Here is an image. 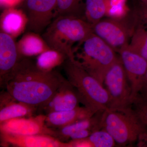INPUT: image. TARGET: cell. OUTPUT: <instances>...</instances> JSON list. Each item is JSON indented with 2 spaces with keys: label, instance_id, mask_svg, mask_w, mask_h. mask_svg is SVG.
Returning a JSON list of instances; mask_svg holds the SVG:
<instances>
[{
  "label": "cell",
  "instance_id": "cell-1",
  "mask_svg": "<svg viewBox=\"0 0 147 147\" xmlns=\"http://www.w3.org/2000/svg\"><path fill=\"white\" fill-rule=\"evenodd\" d=\"M65 79L55 70L42 71L35 62L23 58L11 72L5 88L15 100L42 110Z\"/></svg>",
  "mask_w": 147,
  "mask_h": 147
},
{
  "label": "cell",
  "instance_id": "cell-2",
  "mask_svg": "<svg viewBox=\"0 0 147 147\" xmlns=\"http://www.w3.org/2000/svg\"><path fill=\"white\" fill-rule=\"evenodd\" d=\"M93 33L92 25L78 16L60 15L54 18L42 35L51 49L74 59L73 45Z\"/></svg>",
  "mask_w": 147,
  "mask_h": 147
},
{
  "label": "cell",
  "instance_id": "cell-3",
  "mask_svg": "<svg viewBox=\"0 0 147 147\" xmlns=\"http://www.w3.org/2000/svg\"><path fill=\"white\" fill-rule=\"evenodd\" d=\"M67 80L76 90L80 102L96 113L109 109L110 97L103 85L76 60L68 58L63 64Z\"/></svg>",
  "mask_w": 147,
  "mask_h": 147
},
{
  "label": "cell",
  "instance_id": "cell-4",
  "mask_svg": "<svg viewBox=\"0 0 147 147\" xmlns=\"http://www.w3.org/2000/svg\"><path fill=\"white\" fill-rule=\"evenodd\" d=\"M79 46L73 49L75 60L103 85L106 73L118 58L115 50L94 33Z\"/></svg>",
  "mask_w": 147,
  "mask_h": 147
},
{
  "label": "cell",
  "instance_id": "cell-5",
  "mask_svg": "<svg viewBox=\"0 0 147 147\" xmlns=\"http://www.w3.org/2000/svg\"><path fill=\"white\" fill-rule=\"evenodd\" d=\"M101 127L119 146L137 142L140 134L146 129L131 107L122 110H104Z\"/></svg>",
  "mask_w": 147,
  "mask_h": 147
},
{
  "label": "cell",
  "instance_id": "cell-6",
  "mask_svg": "<svg viewBox=\"0 0 147 147\" xmlns=\"http://www.w3.org/2000/svg\"><path fill=\"white\" fill-rule=\"evenodd\" d=\"M103 84L110 96L108 109L122 110L131 107V86L120 58H118L108 70Z\"/></svg>",
  "mask_w": 147,
  "mask_h": 147
},
{
  "label": "cell",
  "instance_id": "cell-7",
  "mask_svg": "<svg viewBox=\"0 0 147 147\" xmlns=\"http://www.w3.org/2000/svg\"><path fill=\"white\" fill-rule=\"evenodd\" d=\"M29 31L40 34L57 16V0H26Z\"/></svg>",
  "mask_w": 147,
  "mask_h": 147
},
{
  "label": "cell",
  "instance_id": "cell-8",
  "mask_svg": "<svg viewBox=\"0 0 147 147\" xmlns=\"http://www.w3.org/2000/svg\"><path fill=\"white\" fill-rule=\"evenodd\" d=\"M131 89V101L137 97L147 70V61L129 48V44L118 51Z\"/></svg>",
  "mask_w": 147,
  "mask_h": 147
},
{
  "label": "cell",
  "instance_id": "cell-9",
  "mask_svg": "<svg viewBox=\"0 0 147 147\" xmlns=\"http://www.w3.org/2000/svg\"><path fill=\"white\" fill-rule=\"evenodd\" d=\"M46 115L17 118L0 123V131L20 135L44 134L55 137L56 129L46 123Z\"/></svg>",
  "mask_w": 147,
  "mask_h": 147
},
{
  "label": "cell",
  "instance_id": "cell-10",
  "mask_svg": "<svg viewBox=\"0 0 147 147\" xmlns=\"http://www.w3.org/2000/svg\"><path fill=\"white\" fill-rule=\"evenodd\" d=\"M94 33L111 46L119 51L128 44L130 29L122 22L114 19L100 20L92 25Z\"/></svg>",
  "mask_w": 147,
  "mask_h": 147
},
{
  "label": "cell",
  "instance_id": "cell-11",
  "mask_svg": "<svg viewBox=\"0 0 147 147\" xmlns=\"http://www.w3.org/2000/svg\"><path fill=\"white\" fill-rule=\"evenodd\" d=\"M2 145L20 147H69L64 142L53 136L44 134L24 135L1 131Z\"/></svg>",
  "mask_w": 147,
  "mask_h": 147
},
{
  "label": "cell",
  "instance_id": "cell-12",
  "mask_svg": "<svg viewBox=\"0 0 147 147\" xmlns=\"http://www.w3.org/2000/svg\"><path fill=\"white\" fill-rule=\"evenodd\" d=\"M14 38L0 32V84L4 87L9 76L21 60Z\"/></svg>",
  "mask_w": 147,
  "mask_h": 147
},
{
  "label": "cell",
  "instance_id": "cell-13",
  "mask_svg": "<svg viewBox=\"0 0 147 147\" xmlns=\"http://www.w3.org/2000/svg\"><path fill=\"white\" fill-rule=\"evenodd\" d=\"M80 100L77 92L65 78L53 97L42 110L46 114L55 112L72 110L79 106Z\"/></svg>",
  "mask_w": 147,
  "mask_h": 147
},
{
  "label": "cell",
  "instance_id": "cell-14",
  "mask_svg": "<svg viewBox=\"0 0 147 147\" xmlns=\"http://www.w3.org/2000/svg\"><path fill=\"white\" fill-rule=\"evenodd\" d=\"M28 18L26 13L15 7L4 9L1 14V32L15 38L23 33L27 28Z\"/></svg>",
  "mask_w": 147,
  "mask_h": 147
},
{
  "label": "cell",
  "instance_id": "cell-15",
  "mask_svg": "<svg viewBox=\"0 0 147 147\" xmlns=\"http://www.w3.org/2000/svg\"><path fill=\"white\" fill-rule=\"evenodd\" d=\"M37 110L36 107L15 100L7 91L1 94L0 123L11 119L32 117Z\"/></svg>",
  "mask_w": 147,
  "mask_h": 147
},
{
  "label": "cell",
  "instance_id": "cell-16",
  "mask_svg": "<svg viewBox=\"0 0 147 147\" xmlns=\"http://www.w3.org/2000/svg\"><path fill=\"white\" fill-rule=\"evenodd\" d=\"M96 113L85 106H79L71 110L46 114L45 121L47 126L57 129L90 117Z\"/></svg>",
  "mask_w": 147,
  "mask_h": 147
},
{
  "label": "cell",
  "instance_id": "cell-17",
  "mask_svg": "<svg viewBox=\"0 0 147 147\" xmlns=\"http://www.w3.org/2000/svg\"><path fill=\"white\" fill-rule=\"evenodd\" d=\"M16 46L21 59L38 56L50 49L42 36L32 31L24 34L16 42Z\"/></svg>",
  "mask_w": 147,
  "mask_h": 147
},
{
  "label": "cell",
  "instance_id": "cell-18",
  "mask_svg": "<svg viewBox=\"0 0 147 147\" xmlns=\"http://www.w3.org/2000/svg\"><path fill=\"white\" fill-rule=\"evenodd\" d=\"M104 111L100 110L90 117L84 119L62 128L56 129L55 138L64 142L69 139V137L74 133L83 129L90 128L94 129L96 130L101 129V121Z\"/></svg>",
  "mask_w": 147,
  "mask_h": 147
},
{
  "label": "cell",
  "instance_id": "cell-19",
  "mask_svg": "<svg viewBox=\"0 0 147 147\" xmlns=\"http://www.w3.org/2000/svg\"><path fill=\"white\" fill-rule=\"evenodd\" d=\"M67 59V56L63 53L50 48L37 56L35 63L40 70L51 71L54 70L56 67L63 65Z\"/></svg>",
  "mask_w": 147,
  "mask_h": 147
},
{
  "label": "cell",
  "instance_id": "cell-20",
  "mask_svg": "<svg viewBox=\"0 0 147 147\" xmlns=\"http://www.w3.org/2000/svg\"><path fill=\"white\" fill-rule=\"evenodd\" d=\"M84 8L86 21L93 25L110 13V0H86Z\"/></svg>",
  "mask_w": 147,
  "mask_h": 147
},
{
  "label": "cell",
  "instance_id": "cell-21",
  "mask_svg": "<svg viewBox=\"0 0 147 147\" xmlns=\"http://www.w3.org/2000/svg\"><path fill=\"white\" fill-rule=\"evenodd\" d=\"M129 48L147 61V30L139 26L134 30L131 41L129 44Z\"/></svg>",
  "mask_w": 147,
  "mask_h": 147
},
{
  "label": "cell",
  "instance_id": "cell-22",
  "mask_svg": "<svg viewBox=\"0 0 147 147\" xmlns=\"http://www.w3.org/2000/svg\"><path fill=\"white\" fill-rule=\"evenodd\" d=\"M82 7V0H57V16H78Z\"/></svg>",
  "mask_w": 147,
  "mask_h": 147
},
{
  "label": "cell",
  "instance_id": "cell-23",
  "mask_svg": "<svg viewBox=\"0 0 147 147\" xmlns=\"http://www.w3.org/2000/svg\"><path fill=\"white\" fill-rule=\"evenodd\" d=\"M87 138L93 147H113L116 145L113 137L103 129L95 131Z\"/></svg>",
  "mask_w": 147,
  "mask_h": 147
},
{
  "label": "cell",
  "instance_id": "cell-24",
  "mask_svg": "<svg viewBox=\"0 0 147 147\" xmlns=\"http://www.w3.org/2000/svg\"><path fill=\"white\" fill-rule=\"evenodd\" d=\"M131 108L142 123L147 128V101L137 96L132 102Z\"/></svg>",
  "mask_w": 147,
  "mask_h": 147
},
{
  "label": "cell",
  "instance_id": "cell-25",
  "mask_svg": "<svg viewBox=\"0 0 147 147\" xmlns=\"http://www.w3.org/2000/svg\"><path fill=\"white\" fill-rule=\"evenodd\" d=\"M137 19L142 24L147 26V5L138 1L137 9Z\"/></svg>",
  "mask_w": 147,
  "mask_h": 147
},
{
  "label": "cell",
  "instance_id": "cell-26",
  "mask_svg": "<svg viewBox=\"0 0 147 147\" xmlns=\"http://www.w3.org/2000/svg\"><path fill=\"white\" fill-rule=\"evenodd\" d=\"M96 131L97 130L92 128L83 129L74 133L69 137V139L70 140H74L85 139L89 137L91 134Z\"/></svg>",
  "mask_w": 147,
  "mask_h": 147
},
{
  "label": "cell",
  "instance_id": "cell-27",
  "mask_svg": "<svg viewBox=\"0 0 147 147\" xmlns=\"http://www.w3.org/2000/svg\"><path fill=\"white\" fill-rule=\"evenodd\" d=\"M69 147H93L88 138L70 140L68 142Z\"/></svg>",
  "mask_w": 147,
  "mask_h": 147
},
{
  "label": "cell",
  "instance_id": "cell-28",
  "mask_svg": "<svg viewBox=\"0 0 147 147\" xmlns=\"http://www.w3.org/2000/svg\"><path fill=\"white\" fill-rule=\"evenodd\" d=\"M21 2V0H0L1 7L4 9L15 7Z\"/></svg>",
  "mask_w": 147,
  "mask_h": 147
},
{
  "label": "cell",
  "instance_id": "cell-29",
  "mask_svg": "<svg viewBox=\"0 0 147 147\" xmlns=\"http://www.w3.org/2000/svg\"><path fill=\"white\" fill-rule=\"evenodd\" d=\"M138 96L143 100L147 101V70L144 80Z\"/></svg>",
  "mask_w": 147,
  "mask_h": 147
},
{
  "label": "cell",
  "instance_id": "cell-30",
  "mask_svg": "<svg viewBox=\"0 0 147 147\" xmlns=\"http://www.w3.org/2000/svg\"><path fill=\"white\" fill-rule=\"evenodd\" d=\"M137 142L139 147H147V128L139 135Z\"/></svg>",
  "mask_w": 147,
  "mask_h": 147
},
{
  "label": "cell",
  "instance_id": "cell-31",
  "mask_svg": "<svg viewBox=\"0 0 147 147\" xmlns=\"http://www.w3.org/2000/svg\"><path fill=\"white\" fill-rule=\"evenodd\" d=\"M138 1L142 3L143 4L147 5V0H138Z\"/></svg>",
  "mask_w": 147,
  "mask_h": 147
},
{
  "label": "cell",
  "instance_id": "cell-32",
  "mask_svg": "<svg viewBox=\"0 0 147 147\" xmlns=\"http://www.w3.org/2000/svg\"><path fill=\"white\" fill-rule=\"evenodd\" d=\"M26 0H21V1L24 2V1H26Z\"/></svg>",
  "mask_w": 147,
  "mask_h": 147
}]
</instances>
